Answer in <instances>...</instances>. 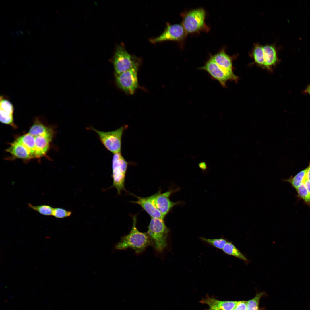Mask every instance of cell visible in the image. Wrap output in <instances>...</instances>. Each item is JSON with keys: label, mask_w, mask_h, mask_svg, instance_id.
I'll list each match as a JSON object with an SVG mask.
<instances>
[{"label": "cell", "mask_w": 310, "mask_h": 310, "mask_svg": "<svg viewBox=\"0 0 310 310\" xmlns=\"http://www.w3.org/2000/svg\"><path fill=\"white\" fill-rule=\"evenodd\" d=\"M133 224L129 234L122 236L115 246L117 250H124L128 248L133 249L136 253L140 254L147 247L151 246L150 239L147 232L140 231L136 227V215L132 216Z\"/></svg>", "instance_id": "obj_1"}, {"label": "cell", "mask_w": 310, "mask_h": 310, "mask_svg": "<svg viewBox=\"0 0 310 310\" xmlns=\"http://www.w3.org/2000/svg\"><path fill=\"white\" fill-rule=\"evenodd\" d=\"M164 219L151 218L147 233L151 246L159 253H162L167 246L169 229L166 226Z\"/></svg>", "instance_id": "obj_2"}, {"label": "cell", "mask_w": 310, "mask_h": 310, "mask_svg": "<svg viewBox=\"0 0 310 310\" xmlns=\"http://www.w3.org/2000/svg\"><path fill=\"white\" fill-rule=\"evenodd\" d=\"M181 16L182 24L187 34L208 30L205 22L206 13L203 8L191 10L182 13Z\"/></svg>", "instance_id": "obj_3"}, {"label": "cell", "mask_w": 310, "mask_h": 310, "mask_svg": "<svg viewBox=\"0 0 310 310\" xmlns=\"http://www.w3.org/2000/svg\"><path fill=\"white\" fill-rule=\"evenodd\" d=\"M128 166V163L122 156L121 152L113 154L112 160L113 183L110 188H115L119 195H121L122 191H126L125 183Z\"/></svg>", "instance_id": "obj_4"}, {"label": "cell", "mask_w": 310, "mask_h": 310, "mask_svg": "<svg viewBox=\"0 0 310 310\" xmlns=\"http://www.w3.org/2000/svg\"><path fill=\"white\" fill-rule=\"evenodd\" d=\"M127 125L121 126L111 131L105 132L96 129L92 127L88 128L97 134L102 143L108 151L113 154L121 152L122 136Z\"/></svg>", "instance_id": "obj_5"}, {"label": "cell", "mask_w": 310, "mask_h": 310, "mask_svg": "<svg viewBox=\"0 0 310 310\" xmlns=\"http://www.w3.org/2000/svg\"><path fill=\"white\" fill-rule=\"evenodd\" d=\"M113 63L116 75L138 66V64L133 56L122 44L118 45L116 48Z\"/></svg>", "instance_id": "obj_6"}, {"label": "cell", "mask_w": 310, "mask_h": 310, "mask_svg": "<svg viewBox=\"0 0 310 310\" xmlns=\"http://www.w3.org/2000/svg\"><path fill=\"white\" fill-rule=\"evenodd\" d=\"M138 66L117 75L116 81L117 86L125 92L133 94L137 88Z\"/></svg>", "instance_id": "obj_7"}, {"label": "cell", "mask_w": 310, "mask_h": 310, "mask_svg": "<svg viewBox=\"0 0 310 310\" xmlns=\"http://www.w3.org/2000/svg\"><path fill=\"white\" fill-rule=\"evenodd\" d=\"M187 34L182 24H167L163 32L158 36L150 39V41L153 43L168 40L181 41L185 38Z\"/></svg>", "instance_id": "obj_8"}, {"label": "cell", "mask_w": 310, "mask_h": 310, "mask_svg": "<svg viewBox=\"0 0 310 310\" xmlns=\"http://www.w3.org/2000/svg\"><path fill=\"white\" fill-rule=\"evenodd\" d=\"M198 69L206 71L212 79L217 81L223 87H226V84L228 80L234 81L233 78L216 64L211 56L204 65Z\"/></svg>", "instance_id": "obj_9"}, {"label": "cell", "mask_w": 310, "mask_h": 310, "mask_svg": "<svg viewBox=\"0 0 310 310\" xmlns=\"http://www.w3.org/2000/svg\"><path fill=\"white\" fill-rule=\"evenodd\" d=\"M173 192L171 190L162 193L159 190L151 195L154 205L164 218L174 206L181 203L179 201L173 202L170 200V196Z\"/></svg>", "instance_id": "obj_10"}, {"label": "cell", "mask_w": 310, "mask_h": 310, "mask_svg": "<svg viewBox=\"0 0 310 310\" xmlns=\"http://www.w3.org/2000/svg\"><path fill=\"white\" fill-rule=\"evenodd\" d=\"M14 107L9 97L1 95L0 97V121L2 123L15 126L14 123Z\"/></svg>", "instance_id": "obj_11"}, {"label": "cell", "mask_w": 310, "mask_h": 310, "mask_svg": "<svg viewBox=\"0 0 310 310\" xmlns=\"http://www.w3.org/2000/svg\"><path fill=\"white\" fill-rule=\"evenodd\" d=\"M211 56L216 64L233 78L234 81H237L238 78L233 72L231 58L225 53L224 50L222 49L214 55Z\"/></svg>", "instance_id": "obj_12"}, {"label": "cell", "mask_w": 310, "mask_h": 310, "mask_svg": "<svg viewBox=\"0 0 310 310\" xmlns=\"http://www.w3.org/2000/svg\"><path fill=\"white\" fill-rule=\"evenodd\" d=\"M133 195L137 199L135 201H131V202L139 205L151 218L164 219L165 218L154 205L151 195L146 197H142Z\"/></svg>", "instance_id": "obj_13"}, {"label": "cell", "mask_w": 310, "mask_h": 310, "mask_svg": "<svg viewBox=\"0 0 310 310\" xmlns=\"http://www.w3.org/2000/svg\"><path fill=\"white\" fill-rule=\"evenodd\" d=\"M53 135V132L35 137V158H40L45 155Z\"/></svg>", "instance_id": "obj_14"}, {"label": "cell", "mask_w": 310, "mask_h": 310, "mask_svg": "<svg viewBox=\"0 0 310 310\" xmlns=\"http://www.w3.org/2000/svg\"><path fill=\"white\" fill-rule=\"evenodd\" d=\"M200 302L207 304L210 308L221 310H232L235 308L238 302L237 301H221L209 296L202 299Z\"/></svg>", "instance_id": "obj_15"}, {"label": "cell", "mask_w": 310, "mask_h": 310, "mask_svg": "<svg viewBox=\"0 0 310 310\" xmlns=\"http://www.w3.org/2000/svg\"><path fill=\"white\" fill-rule=\"evenodd\" d=\"M6 150L16 158L24 160L31 158L26 149L16 140L11 143Z\"/></svg>", "instance_id": "obj_16"}, {"label": "cell", "mask_w": 310, "mask_h": 310, "mask_svg": "<svg viewBox=\"0 0 310 310\" xmlns=\"http://www.w3.org/2000/svg\"><path fill=\"white\" fill-rule=\"evenodd\" d=\"M265 61V67L270 69L274 66L278 61L276 50L272 45H266L263 46Z\"/></svg>", "instance_id": "obj_17"}, {"label": "cell", "mask_w": 310, "mask_h": 310, "mask_svg": "<svg viewBox=\"0 0 310 310\" xmlns=\"http://www.w3.org/2000/svg\"><path fill=\"white\" fill-rule=\"evenodd\" d=\"M40 117L35 119L34 122L29 131V134L34 137L53 132L50 128L45 125L41 121Z\"/></svg>", "instance_id": "obj_18"}, {"label": "cell", "mask_w": 310, "mask_h": 310, "mask_svg": "<svg viewBox=\"0 0 310 310\" xmlns=\"http://www.w3.org/2000/svg\"><path fill=\"white\" fill-rule=\"evenodd\" d=\"M27 150L31 158H35V137L29 133L20 136L16 140Z\"/></svg>", "instance_id": "obj_19"}, {"label": "cell", "mask_w": 310, "mask_h": 310, "mask_svg": "<svg viewBox=\"0 0 310 310\" xmlns=\"http://www.w3.org/2000/svg\"><path fill=\"white\" fill-rule=\"evenodd\" d=\"M222 250L223 252L227 254L241 259L246 263L249 262L248 260L245 256L231 242H227Z\"/></svg>", "instance_id": "obj_20"}, {"label": "cell", "mask_w": 310, "mask_h": 310, "mask_svg": "<svg viewBox=\"0 0 310 310\" xmlns=\"http://www.w3.org/2000/svg\"><path fill=\"white\" fill-rule=\"evenodd\" d=\"M252 55L255 63L260 66L264 67L265 61L263 46L259 44L255 45L253 49Z\"/></svg>", "instance_id": "obj_21"}, {"label": "cell", "mask_w": 310, "mask_h": 310, "mask_svg": "<svg viewBox=\"0 0 310 310\" xmlns=\"http://www.w3.org/2000/svg\"><path fill=\"white\" fill-rule=\"evenodd\" d=\"M306 171V168L299 172L294 177L292 176L284 181L289 183L296 190L303 181Z\"/></svg>", "instance_id": "obj_22"}, {"label": "cell", "mask_w": 310, "mask_h": 310, "mask_svg": "<svg viewBox=\"0 0 310 310\" xmlns=\"http://www.w3.org/2000/svg\"><path fill=\"white\" fill-rule=\"evenodd\" d=\"M28 205L30 209L45 216L52 215L54 208L52 206L46 205L34 206L30 203H28Z\"/></svg>", "instance_id": "obj_23"}, {"label": "cell", "mask_w": 310, "mask_h": 310, "mask_svg": "<svg viewBox=\"0 0 310 310\" xmlns=\"http://www.w3.org/2000/svg\"><path fill=\"white\" fill-rule=\"evenodd\" d=\"M296 190L298 197L302 199L307 204L310 206V194L304 183L302 182Z\"/></svg>", "instance_id": "obj_24"}, {"label": "cell", "mask_w": 310, "mask_h": 310, "mask_svg": "<svg viewBox=\"0 0 310 310\" xmlns=\"http://www.w3.org/2000/svg\"><path fill=\"white\" fill-rule=\"evenodd\" d=\"M200 239L205 242L220 249L222 250L225 245L228 242L224 239H208L201 237Z\"/></svg>", "instance_id": "obj_25"}, {"label": "cell", "mask_w": 310, "mask_h": 310, "mask_svg": "<svg viewBox=\"0 0 310 310\" xmlns=\"http://www.w3.org/2000/svg\"><path fill=\"white\" fill-rule=\"evenodd\" d=\"M264 294V292L257 293L252 299L247 301V310H259L260 300Z\"/></svg>", "instance_id": "obj_26"}, {"label": "cell", "mask_w": 310, "mask_h": 310, "mask_svg": "<svg viewBox=\"0 0 310 310\" xmlns=\"http://www.w3.org/2000/svg\"><path fill=\"white\" fill-rule=\"evenodd\" d=\"M72 213L70 210L61 208H53L52 215L57 218H63L70 216Z\"/></svg>", "instance_id": "obj_27"}, {"label": "cell", "mask_w": 310, "mask_h": 310, "mask_svg": "<svg viewBox=\"0 0 310 310\" xmlns=\"http://www.w3.org/2000/svg\"><path fill=\"white\" fill-rule=\"evenodd\" d=\"M235 308L237 310H247V301H238Z\"/></svg>", "instance_id": "obj_28"}, {"label": "cell", "mask_w": 310, "mask_h": 310, "mask_svg": "<svg viewBox=\"0 0 310 310\" xmlns=\"http://www.w3.org/2000/svg\"><path fill=\"white\" fill-rule=\"evenodd\" d=\"M306 173L304 180L302 182L304 183L307 190L310 194V181L307 178L306 176Z\"/></svg>", "instance_id": "obj_29"}, {"label": "cell", "mask_w": 310, "mask_h": 310, "mask_svg": "<svg viewBox=\"0 0 310 310\" xmlns=\"http://www.w3.org/2000/svg\"><path fill=\"white\" fill-rule=\"evenodd\" d=\"M306 176L307 178L310 181V162L309 163L308 166L306 168Z\"/></svg>", "instance_id": "obj_30"}, {"label": "cell", "mask_w": 310, "mask_h": 310, "mask_svg": "<svg viewBox=\"0 0 310 310\" xmlns=\"http://www.w3.org/2000/svg\"><path fill=\"white\" fill-rule=\"evenodd\" d=\"M199 168L203 170H206L207 168L206 163L203 162L199 163Z\"/></svg>", "instance_id": "obj_31"}, {"label": "cell", "mask_w": 310, "mask_h": 310, "mask_svg": "<svg viewBox=\"0 0 310 310\" xmlns=\"http://www.w3.org/2000/svg\"><path fill=\"white\" fill-rule=\"evenodd\" d=\"M13 32L18 37H20L21 36L22 34L20 32V30H15Z\"/></svg>", "instance_id": "obj_32"}, {"label": "cell", "mask_w": 310, "mask_h": 310, "mask_svg": "<svg viewBox=\"0 0 310 310\" xmlns=\"http://www.w3.org/2000/svg\"><path fill=\"white\" fill-rule=\"evenodd\" d=\"M305 92L310 95V85H309L307 86L305 90Z\"/></svg>", "instance_id": "obj_33"}, {"label": "cell", "mask_w": 310, "mask_h": 310, "mask_svg": "<svg viewBox=\"0 0 310 310\" xmlns=\"http://www.w3.org/2000/svg\"><path fill=\"white\" fill-rule=\"evenodd\" d=\"M206 310H221L219 309H216V308H209V309H206Z\"/></svg>", "instance_id": "obj_34"}, {"label": "cell", "mask_w": 310, "mask_h": 310, "mask_svg": "<svg viewBox=\"0 0 310 310\" xmlns=\"http://www.w3.org/2000/svg\"><path fill=\"white\" fill-rule=\"evenodd\" d=\"M36 19L38 21H40V18L38 17H37L36 18Z\"/></svg>", "instance_id": "obj_35"}, {"label": "cell", "mask_w": 310, "mask_h": 310, "mask_svg": "<svg viewBox=\"0 0 310 310\" xmlns=\"http://www.w3.org/2000/svg\"><path fill=\"white\" fill-rule=\"evenodd\" d=\"M42 31H43V32H44L45 33H47V32L46 31H45L44 30H42Z\"/></svg>", "instance_id": "obj_36"}, {"label": "cell", "mask_w": 310, "mask_h": 310, "mask_svg": "<svg viewBox=\"0 0 310 310\" xmlns=\"http://www.w3.org/2000/svg\"><path fill=\"white\" fill-rule=\"evenodd\" d=\"M18 26L20 28L21 27V26L19 24H18Z\"/></svg>", "instance_id": "obj_37"}, {"label": "cell", "mask_w": 310, "mask_h": 310, "mask_svg": "<svg viewBox=\"0 0 310 310\" xmlns=\"http://www.w3.org/2000/svg\"><path fill=\"white\" fill-rule=\"evenodd\" d=\"M13 46H16V45H15V44H13Z\"/></svg>", "instance_id": "obj_38"}, {"label": "cell", "mask_w": 310, "mask_h": 310, "mask_svg": "<svg viewBox=\"0 0 310 310\" xmlns=\"http://www.w3.org/2000/svg\"><path fill=\"white\" fill-rule=\"evenodd\" d=\"M232 310H237L235 308L234 309Z\"/></svg>", "instance_id": "obj_39"}]
</instances>
